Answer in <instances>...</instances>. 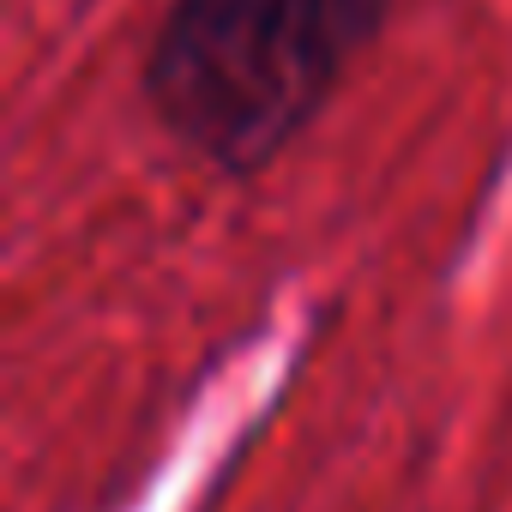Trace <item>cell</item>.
I'll return each instance as SVG.
<instances>
[{"label":"cell","mask_w":512,"mask_h":512,"mask_svg":"<svg viewBox=\"0 0 512 512\" xmlns=\"http://www.w3.org/2000/svg\"><path fill=\"white\" fill-rule=\"evenodd\" d=\"M398 0H169L145 49L151 115L193 157L253 175L338 97Z\"/></svg>","instance_id":"cell-1"}]
</instances>
